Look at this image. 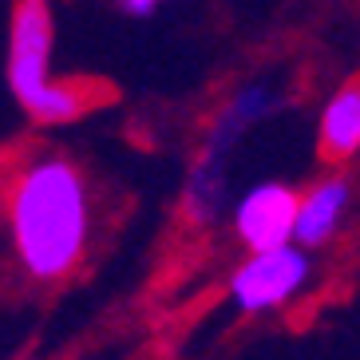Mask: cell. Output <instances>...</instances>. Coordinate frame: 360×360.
Listing matches in <instances>:
<instances>
[{"label": "cell", "mask_w": 360, "mask_h": 360, "mask_svg": "<svg viewBox=\"0 0 360 360\" xmlns=\"http://www.w3.org/2000/svg\"><path fill=\"white\" fill-rule=\"evenodd\" d=\"M8 242L32 281H64L91 242V191L84 170L60 150H36L20 162L4 198Z\"/></svg>", "instance_id": "1"}, {"label": "cell", "mask_w": 360, "mask_h": 360, "mask_svg": "<svg viewBox=\"0 0 360 360\" xmlns=\"http://www.w3.org/2000/svg\"><path fill=\"white\" fill-rule=\"evenodd\" d=\"M56 24L48 0H16L8 28V87L44 127H64L87 111V91L52 75Z\"/></svg>", "instance_id": "2"}, {"label": "cell", "mask_w": 360, "mask_h": 360, "mask_svg": "<svg viewBox=\"0 0 360 360\" xmlns=\"http://www.w3.org/2000/svg\"><path fill=\"white\" fill-rule=\"evenodd\" d=\"M274 111H277V87L265 84V79H254V84L238 87L218 107V115L210 119V131H206V143H202V155L191 167L186 191H182V214L194 226H214L226 214V194H230L226 159L242 143L245 131H254Z\"/></svg>", "instance_id": "3"}, {"label": "cell", "mask_w": 360, "mask_h": 360, "mask_svg": "<svg viewBox=\"0 0 360 360\" xmlns=\"http://www.w3.org/2000/svg\"><path fill=\"white\" fill-rule=\"evenodd\" d=\"M309 281H313V254L293 242L274 245V250L250 254L230 274V301L238 313L257 317V313L285 309Z\"/></svg>", "instance_id": "4"}, {"label": "cell", "mask_w": 360, "mask_h": 360, "mask_svg": "<svg viewBox=\"0 0 360 360\" xmlns=\"http://www.w3.org/2000/svg\"><path fill=\"white\" fill-rule=\"evenodd\" d=\"M293 214H297V191L289 182H254L242 198L233 202V233L242 238L250 254L274 250V245L293 242Z\"/></svg>", "instance_id": "5"}, {"label": "cell", "mask_w": 360, "mask_h": 360, "mask_svg": "<svg viewBox=\"0 0 360 360\" xmlns=\"http://www.w3.org/2000/svg\"><path fill=\"white\" fill-rule=\"evenodd\" d=\"M352 210V179L349 174H325L309 186L305 194H297V214H293V245L301 250H321L340 233L345 218Z\"/></svg>", "instance_id": "6"}, {"label": "cell", "mask_w": 360, "mask_h": 360, "mask_svg": "<svg viewBox=\"0 0 360 360\" xmlns=\"http://www.w3.org/2000/svg\"><path fill=\"white\" fill-rule=\"evenodd\" d=\"M321 150L333 162H345L360 150V87L345 84L328 96L321 111Z\"/></svg>", "instance_id": "7"}, {"label": "cell", "mask_w": 360, "mask_h": 360, "mask_svg": "<svg viewBox=\"0 0 360 360\" xmlns=\"http://www.w3.org/2000/svg\"><path fill=\"white\" fill-rule=\"evenodd\" d=\"M119 4H123L131 16H150V12L159 8V0H119Z\"/></svg>", "instance_id": "8"}]
</instances>
